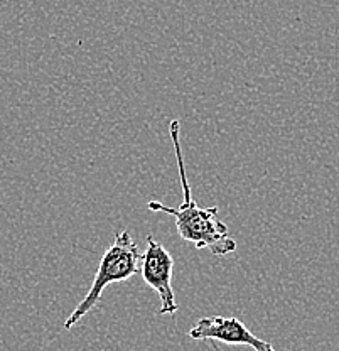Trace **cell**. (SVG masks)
I'll return each mask as SVG.
<instances>
[{
	"label": "cell",
	"instance_id": "6da1fadb",
	"mask_svg": "<svg viewBox=\"0 0 339 351\" xmlns=\"http://www.w3.org/2000/svg\"><path fill=\"white\" fill-rule=\"evenodd\" d=\"M169 134L174 145V154H176L184 201L177 208H169L160 201H149L147 208L151 211H160V213L174 217L181 239L194 245L198 250L210 248L214 257H226L236 250V241L229 237L228 226L218 218V206H198L191 195V186H189L188 174H186L184 157H182L181 149V122L177 119L171 120Z\"/></svg>",
	"mask_w": 339,
	"mask_h": 351
},
{
	"label": "cell",
	"instance_id": "7a4b0ae2",
	"mask_svg": "<svg viewBox=\"0 0 339 351\" xmlns=\"http://www.w3.org/2000/svg\"><path fill=\"white\" fill-rule=\"evenodd\" d=\"M140 258L142 252L130 232L123 230V232L116 233L113 243L101 257L90 291L64 321V328L71 329L76 326L100 302L103 291L108 285L125 282V280L132 279L137 272H140Z\"/></svg>",
	"mask_w": 339,
	"mask_h": 351
},
{
	"label": "cell",
	"instance_id": "3957f363",
	"mask_svg": "<svg viewBox=\"0 0 339 351\" xmlns=\"http://www.w3.org/2000/svg\"><path fill=\"white\" fill-rule=\"evenodd\" d=\"M140 274L145 284L160 298V314H176L177 302L173 289L174 258L171 252L152 235L147 237V248L142 252Z\"/></svg>",
	"mask_w": 339,
	"mask_h": 351
},
{
	"label": "cell",
	"instance_id": "277c9868",
	"mask_svg": "<svg viewBox=\"0 0 339 351\" xmlns=\"http://www.w3.org/2000/svg\"><path fill=\"white\" fill-rule=\"evenodd\" d=\"M189 338L198 339V341L214 339V341H221L225 345L250 346L253 351H275L271 343L253 335L238 317H201L194 326L189 329Z\"/></svg>",
	"mask_w": 339,
	"mask_h": 351
}]
</instances>
